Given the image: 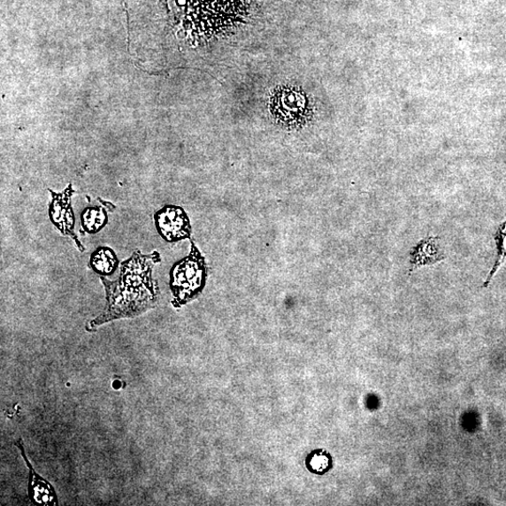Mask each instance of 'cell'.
Masks as SVG:
<instances>
[{
	"label": "cell",
	"instance_id": "obj_1",
	"mask_svg": "<svg viewBox=\"0 0 506 506\" xmlns=\"http://www.w3.org/2000/svg\"><path fill=\"white\" fill-rule=\"evenodd\" d=\"M157 262H160L159 253L144 256L136 251L122 263L119 280L111 281L101 278L106 306L102 314L88 325L87 330L95 331L109 322L136 318L155 307L159 290L152 279V271Z\"/></svg>",
	"mask_w": 506,
	"mask_h": 506
},
{
	"label": "cell",
	"instance_id": "obj_6",
	"mask_svg": "<svg viewBox=\"0 0 506 506\" xmlns=\"http://www.w3.org/2000/svg\"><path fill=\"white\" fill-rule=\"evenodd\" d=\"M439 237L429 236L410 250V273L423 265H432L446 258L438 244Z\"/></svg>",
	"mask_w": 506,
	"mask_h": 506
},
{
	"label": "cell",
	"instance_id": "obj_3",
	"mask_svg": "<svg viewBox=\"0 0 506 506\" xmlns=\"http://www.w3.org/2000/svg\"><path fill=\"white\" fill-rule=\"evenodd\" d=\"M154 218L157 231L169 242H180L191 235V225L180 208L169 205L157 211Z\"/></svg>",
	"mask_w": 506,
	"mask_h": 506
},
{
	"label": "cell",
	"instance_id": "obj_8",
	"mask_svg": "<svg viewBox=\"0 0 506 506\" xmlns=\"http://www.w3.org/2000/svg\"><path fill=\"white\" fill-rule=\"evenodd\" d=\"M108 214L102 207L88 208L82 214V226L89 234L98 233L107 224Z\"/></svg>",
	"mask_w": 506,
	"mask_h": 506
},
{
	"label": "cell",
	"instance_id": "obj_4",
	"mask_svg": "<svg viewBox=\"0 0 506 506\" xmlns=\"http://www.w3.org/2000/svg\"><path fill=\"white\" fill-rule=\"evenodd\" d=\"M73 189L70 186L65 192L55 194L52 192V202L50 203V218L56 227L65 235H69L76 243L79 249L84 251V247L78 241L74 233V215L72 209L71 198Z\"/></svg>",
	"mask_w": 506,
	"mask_h": 506
},
{
	"label": "cell",
	"instance_id": "obj_5",
	"mask_svg": "<svg viewBox=\"0 0 506 506\" xmlns=\"http://www.w3.org/2000/svg\"><path fill=\"white\" fill-rule=\"evenodd\" d=\"M15 446L20 450L24 461L29 470L28 497L35 505L54 506L58 505V499L55 487L46 479L42 478L31 465L26 455L23 441H15Z\"/></svg>",
	"mask_w": 506,
	"mask_h": 506
},
{
	"label": "cell",
	"instance_id": "obj_2",
	"mask_svg": "<svg viewBox=\"0 0 506 506\" xmlns=\"http://www.w3.org/2000/svg\"><path fill=\"white\" fill-rule=\"evenodd\" d=\"M207 273L204 259L192 243L189 256L173 265L171 272L170 287L173 305L180 307L196 298L204 287Z\"/></svg>",
	"mask_w": 506,
	"mask_h": 506
},
{
	"label": "cell",
	"instance_id": "obj_7",
	"mask_svg": "<svg viewBox=\"0 0 506 506\" xmlns=\"http://www.w3.org/2000/svg\"><path fill=\"white\" fill-rule=\"evenodd\" d=\"M90 264L98 274L106 276L116 271L118 258L113 249L101 247L93 253Z\"/></svg>",
	"mask_w": 506,
	"mask_h": 506
},
{
	"label": "cell",
	"instance_id": "obj_9",
	"mask_svg": "<svg viewBox=\"0 0 506 506\" xmlns=\"http://www.w3.org/2000/svg\"><path fill=\"white\" fill-rule=\"evenodd\" d=\"M495 242L497 245V258L493 267L492 272H489L484 287H487L490 280H492L499 268L506 262V221L501 225L495 234Z\"/></svg>",
	"mask_w": 506,
	"mask_h": 506
}]
</instances>
